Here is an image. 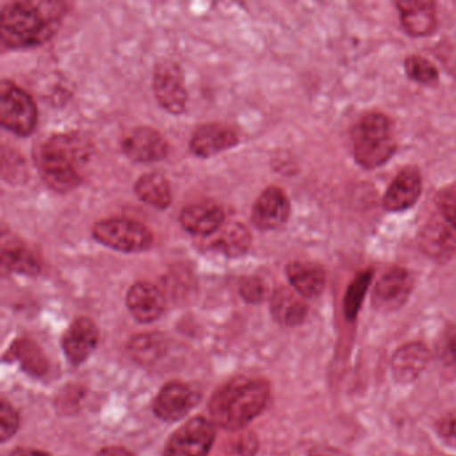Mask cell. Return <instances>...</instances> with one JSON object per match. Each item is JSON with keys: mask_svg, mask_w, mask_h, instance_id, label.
<instances>
[{"mask_svg": "<svg viewBox=\"0 0 456 456\" xmlns=\"http://www.w3.org/2000/svg\"><path fill=\"white\" fill-rule=\"evenodd\" d=\"M38 121V110L30 94L9 79L0 84V124L17 135H30Z\"/></svg>", "mask_w": 456, "mask_h": 456, "instance_id": "8992f818", "label": "cell"}, {"mask_svg": "<svg viewBox=\"0 0 456 456\" xmlns=\"http://www.w3.org/2000/svg\"><path fill=\"white\" fill-rule=\"evenodd\" d=\"M135 194L141 201L156 209H167L172 202L169 181L159 172L146 173L135 183Z\"/></svg>", "mask_w": 456, "mask_h": 456, "instance_id": "603a6c76", "label": "cell"}, {"mask_svg": "<svg viewBox=\"0 0 456 456\" xmlns=\"http://www.w3.org/2000/svg\"><path fill=\"white\" fill-rule=\"evenodd\" d=\"M92 143L78 133L52 135L39 149L37 162L46 185L68 193L81 183L79 167L89 159Z\"/></svg>", "mask_w": 456, "mask_h": 456, "instance_id": "3957f363", "label": "cell"}, {"mask_svg": "<svg viewBox=\"0 0 456 456\" xmlns=\"http://www.w3.org/2000/svg\"><path fill=\"white\" fill-rule=\"evenodd\" d=\"M240 293L242 298L248 303H260L265 296V287L264 282L257 277H245L240 282Z\"/></svg>", "mask_w": 456, "mask_h": 456, "instance_id": "d6a6232c", "label": "cell"}, {"mask_svg": "<svg viewBox=\"0 0 456 456\" xmlns=\"http://www.w3.org/2000/svg\"><path fill=\"white\" fill-rule=\"evenodd\" d=\"M447 223H435L424 229L421 247L434 258L448 257L456 249V236Z\"/></svg>", "mask_w": 456, "mask_h": 456, "instance_id": "484cf974", "label": "cell"}, {"mask_svg": "<svg viewBox=\"0 0 456 456\" xmlns=\"http://www.w3.org/2000/svg\"><path fill=\"white\" fill-rule=\"evenodd\" d=\"M437 431L448 445L456 448V413H450L443 418L437 427Z\"/></svg>", "mask_w": 456, "mask_h": 456, "instance_id": "836d02e7", "label": "cell"}, {"mask_svg": "<svg viewBox=\"0 0 456 456\" xmlns=\"http://www.w3.org/2000/svg\"><path fill=\"white\" fill-rule=\"evenodd\" d=\"M197 395L185 384L173 381L159 391L154 400V413L165 421L183 418L196 404Z\"/></svg>", "mask_w": 456, "mask_h": 456, "instance_id": "9a60e30c", "label": "cell"}, {"mask_svg": "<svg viewBox=\"0 0 456 456\" xmlns=\"http://www.w3.org/2000/svg\"><path fill=\"white\" fill-rule=\"evenodd\" d=\"M2 268L12 273L37 276L41 271V264L26 245L18 240L10 239L2 247Z\"/></svg>", "mask_w": 456, "mask_h": 456, "instance_id": "cb8c5ba5", "label": "cell"}, {"mask_svg": "<svg viewBox=\"0 0 456 456\" xmlns=\"http://www.w3.org/2000/svg\"><path fill=\"white\" fill-rule=\"evenodd\" d=\"M400 23L412 37L429 36L436 28V4L434 2H400Z\"/></svg>", "mask_w": 456, "mask_h": 456, "instance_id": "d6986e66", "label": "cell"}, {"mask_svg": "<svg viewBox=\"0 0 456 456\" xmlns=\"http://www.w3.org/2000/svg\"><path fill=\"white\" fill-rule=\"evenodd\" d=\"M290 202L285 191L277 186H269L261 191L252 208V223L260 231L282 228L289 220Z\"/></svg>", "mask_w": 456, "mask_h": 456, "instance_id": "30bf717a", "label": "cell"}, {"mask_svg": "<svg viewBox=\"0 0 456 456\" xmlns=\"http://www.w3.org/2000/svg\"><path fill=\"white\" fill-rule=\"evenodd\" d=\"M20 428V415L12 404L4 400L0 407V435L2 442H7Z\"/></svg>", "mask_w": 456, "mask_h": 456, "instance_id": "f546056e", "label": "cell"}, {"mask_svg": "<svg viewBox=\"0 0 456 456\" xmlns=\"http://www.w3.org/2000/svg\"><path fill=\"white\" fill-rule=\"evenodd\" d=\"M4 360L20 362L22 370L34 378H42L49 370V360L41 346L30 338H17L4 354Z\"/></svg>", "mask_w": 456, "mask_h": 456, "instance_id": "7402d4cb", "label": "cell"}, {"mask_svg": "<svg viewBox=\"0 0 456 456\" xmlns=\"http://www.w3.org/2000/svg\"><path fill=\"white\" fill-rule=\"evenodd\" d=\"M239 143V135L224 125H204L194 132L191 140V153L201 159H209L221 151H228Z\"/></svg>", "mask_w": 456, "mask_h": 456, "instance_id": "e0dca14e", "label": "cell"}, {"mask_svg": "<svg viewBox=\"0 0 456 456\" xmlns=\"http://www.w3.org/2000/svg\"><path fill=\"white\" fill-rule=\"evenodd\" d=\"M437 207L445 223L456 231V186H451L440 193Z\"/></svg>", "mask_w": 456, "mask_h": 456, "instance_id": "1f68e13d", "label": "cell"}, {"mask_svg": "<svg viewBox=\"0 0 456 456\" xmlns=\"http://www.w3.org/2000/svg\"><path fill=\"white\" fill-rule=\"evenodd\" d=\"M122 151L134 162H157L169 153V143L153 127H137L122 141Z\"/></svg>", "mask_w": 456, "mask_h": 456, "instance_id": "8fae6325", "label": "cell"}, {"mask_svg": "<svg viewBox=\"0 0 456 456\" xmlns=\"http://www.w3.org/2000/svg\"><path fill=\"white\" fill-rule=\"evenodd\" d=\"M93 236L100 244L124 253H138L153 244V234L143 224L130 218H106L93 228Z\"/></svg>", "mask_w": 456, "mask_h": 456, "instance_id": "5b68a950", "label": "cell"}, {"mask_svg": "<svg viewBox=\"0 0 456 456\" xmlns=\"http://www.w3.org/2000/svg\"><path fill=\"white\" fill-rule=\"evenodd\" d=\"M421 175L416 167H405L392 181L384 194V208L388 212H403L416 204L421 194Z\"/></svg>", "mask_w": 456, "mask_h": 456, "instance_id": "5bb4252c", "label": "cell"}, {"mask_svg": "<svg viewBox=\"0 0 456 456\" xmlns=\"http://www.w3.org/2000/svg\"><path fill=\"white\" fill-rule=\"evenodd\" d=\"M428 348L421 343H408L400 346L391 360L392 370L397 383L408 384L419 378L428 364Z\"/></svg>", "mask_w": 456, "mask_h": 456, "instance_id": "ac0fdd59", "label": "cell"}, {"mask_svg": "<svg viewBox=\"0 0 456 456\" xmlns=\"http://www.w3.org/2000/svg\"><path fill=\"white\" fill-rule=\"evenodd\" d=\"M97 456H134V453L122 447H106Z\"/></svg>", "mask_w": 456, "mask_h": 456, "instance_id": "e575fe53", "label": "cell"}, {"mask_svg": "<svg viewBox=\"0 0 456 456\" xmlns=\"http://www.w3.org/2000/svg\"><path fill=\"white\" fill-rule=\"evenodd\" d=\"M437 357L443 367H456V330H445L437 343Z\"/></svg>", "mask_w": 456, "mask_h": 456, "instance_id": "4dcf8cb0", "label": "cell"}, {"mask_svg": "<svg viewBox=\"0 0 456 456\" xmlns=\"http://www.w3.org/2000/svg\"><path fill=\"white\" fill-rule=\"evenodd\" d=\"M12 456H50V453L45 451L36 450V448H17Z\"/></svg>", "mask_w": 456, "mask_h": 456, "instance_id": "d590c367", "label": "cell"}, {"mask_svg": "<svg viewBox=\"0 0 456 456\" xmlns=\"http://www.w3.org/2000/svg\"><path fill=\"white\" fill-rule=\"evenodd\" d=\"M180 223L193 236L210 237L225 223V210L216 202H197L183 208Z\"/></svg>", "mask_w": 456, "mask_h": 456, "instance_id": "4fadbf2b", "label": "cell"}, {"mask_svg": "<svg viewBox=\"0 0 456 456\" xmlns=\"http://www.w3.org/2000/svg\"><path fill=\"white\" fill-rule=\"evenodd\" d=\"M271 387L263 379L236 378L217 389L209 402L213 421L221 428L239 431L263 413Z\"/></svg>", "mask_w": 456, "mask_h": 456, "instance_id": "7a4b0ae2", "label": "cell"}, {"mask_svg": "<svg viewBox=\"0 0 456 456\" xmlns=\"http://www.w3.org/2000/svg\"><path fill=\"white\" fill-rule=\"evenodd\" d=\"M413 280L410 272L404 268L387 271L375 285L372 293V304L378 311L394 312L407 303L412 292Z\"/></svg>", "mask_w": 456, "mask_h": 456, "instance_id": "9c48e42d", "label": "cell"}, {"mask_svg": "<svg viewBox=\"0 0 456 456\" xmlns=\"http://www.w3.org/2000/svg\"><path fill=\"white\" fill-rule=\"evenodd\" d=\"M372 279V269H367V271L357 274L354 281L349 284L346 297H344V314H346V319L351 320V322L356 319Z\"/></svg>", "mask_w": 456, "mask_h": 456, "instance_id": "83f0119b", "label": "cell"}, {"mask_svg": "<svg viewBox=\"0 0 456 456\" xmlns=\"http://www.w3.org/2000/svg\"><path fill=\"white\" fill-rule=\"evenodd\" d=\"M209 239V249L217 250L232 258L244 256L252 244V234L241 223L224 224Z\"/></svg>", "mask_w": 456, "mask_h": 456, "instance_id": "44dd1931", "label": "cell"}, {"mask_svg": "<svg viewBox=\"0 0 456 456\" xmlns=\"http://www.w3.org/2000/svg\"><path fill=\"white\" fill-rule=\"evenodd\" d=\"M405 73L411 81L416 82L420 85H432L436 84L439 79V73L437 69L429 62L426 58L419 57V55H411L405 60L404 62Z\"/></svg>", "mask_w": 456, "mask_h": 456, "instance_id": "f1b7e54d", "label": "cell"}, {"mask_svg": "<svg viewBox=\"0 0 456 456\" xmlns=\"http://www.w3.org/2000/svg\"><path fill=\"white\" fill-rule=\"evenodd\" d=\"M354 159L364 169L383 167L396 151V141L388 117L370 113L362 117L354 130Z\"/></svg>", "mask_w": 456, "mask_h": 456, "instance_id": "277c9868", "label": "cell"}, {"mask_svg": "<svg viewBox=\"0 0 456 456\" xmlns=\"http://www.w3.org/2000/svg\"><path fill=\"white\" fill-rule=\"evenodd\" d=\"M62 4L52 2H9L0 14V39L4 47L22 49L44 44L60 26Z\"/></svg>", "mask_w": 456, "mask_h": 456, "instance_id": "6da1fadb", "label": "cell"}, {"mask_svg": "<svg viewBox=\"0 0 456 456\" xmlns=\"http://www.w3.org/2000/svg\"><path fill=\"white\" fill-rule=\"evenodd\" d=\"M127 308L140 322H151L161 316L165 309V297L161 290L151 282L141 281L127 292Z\"/></svg>", "mask_w": 456, "mask_h": 456, "instance_id": "2e32d148", "label": "cell"}, {"mask_svg": "<svg viewBox=\"0 0 456 456\" xmlns=\"http://www.w3.org/2000/svg\"><path fill=\"white\" fill-rule=\"evenodd\" d=\"M100 332L95 322L89 317H79L63 336V352L74 365L82 364L97 348Z\"/></svg>", "mask_w": 456, "mask_h": 456, "instance_id": "7c38bea8", "label": "cell"}, {"mask_svg": "<svg viewBox=\"0 0 456 456\" xmlns=\"http://www.w3.org/2000/svg\"><path fill=\"white\" fill-rule=\"evenodd\" d=\"M129 352L133 359L141 364H151L167 352L164 336L159 333H142L134 336L129 343Z\"/></svg>", "mask_w": 456, "mask_h": 456, "instance_id": "4316f807", "label": "cell"}, {"mask_svg": "<svg viewBox=\"0 0 456 456\" xmlns=\"http://www.w3.org/2000/svg\"><path fill=\"white\" fill-rule=\"evenodd\" d=\"M216 431L202 416L191 419L177 429L165 445L164 456H208Z\"/></svg>", "mask_w": 456, "mask_h": 456, "instance_id": "52a82bcc", "label": "cell"}, {"mask_svg": "<svg viewBox=\"0 0 456 456\" xmlns=\"http://www.w3.org/2000/svg\"><path fill=\"white\" fill-rule=\"evenodd\" d=\"M287 276L296 292L304 298L322 295L327 282L324 268L312 261H293L287 266Z\"/></svg>", "mask_w": 456, "mask_h": 456, "instance_id": "ffe728a7", "label": "cell"}, {"mask_svg": "<svg viewBox=\"0 0 456 456\" xmlns=\"http://www.w3.org/2000/svg\"><path fill=\"white\" fill-rule=\"evenodd\" d=\"M272 314L277 322L287 327H297L305 320L308 308L305 303L287 288L274 292L272 297Z\"/></svg>", "mask_w": 456, "mask_h": 456, "instance_id": "d4e9b609", "label": "cell"}, {"mask_svg": "<svg viewBox=\"0 0 456 456\" xmlns=\"http://www.w3.org/2000/svg\"><path fill=\"white\" fill-rule=\"evenodd\" d=\"M153 92L157 102L167 113H183L188 101V93L180 65L172 61L159 63L154 70Z\"/></svg>", "mask_w": 456, "mask_h": 456, "instance_id": "ba28073f", "label": "cell"}]
</instances>
